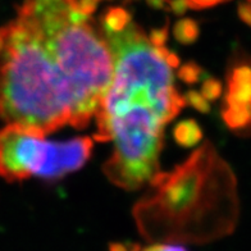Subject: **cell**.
I'll use <instances>...</instances> for the list:
<instances>
[{
	"instance_id": "16",
	"label": "cell",
	"mask_w": 251,
	"mask_h": 251,
	"mask_svg": "<svg viewBox=\"0 0 251 251\" xmlns=\"http://www.w3.org/2000/svg\"><path fill=\"white\" fill-rule=\"evenodd\" d=\"M238 16L241 18L242 22L251 27V3L246 1V3H241L238 7Z\"/></svg>"
},
{
	"instance_id": "6",
	"label": "cell",
	"mask_w": 251,
	"mask_h": 251,
	"mask_svg": "<svg viewBox=\"0 0 251 251\" xmlns=\"http://www.w3.org/2000/svg\"><path fill=\"white\" fill-rule=\"evenodd\" d=\"M173 137L178 145L183 148H192L201 141V127L194 119H186L176 126L173 129Z\"/></svg>"
},
{
	"instance_id": "2",
	"label": "cell",
	"mask_w": 251,
	"mask_h": 251,
	"mask_svg": "<svg viewBox=\"0 0 251 251\" xmlns=\"http://www.w3.org/2000/svg\"><path fill=\"white\" fill-rule=\"evenodd\" d=\"M113 75L95 112L94 139L113 142L102 171L112 183L135 191L160 172L164 128L186 105L175 85L178 56L154 47L131 21L118 32L102 30Z\"/></svg>"
},
{
	"instance_id": "13",
	"label": "cell",
	"mask_w": 251,
	"mask_h": 251,
	"mask_svg": "<svg viewBox=\"0 0 251 251\" xmlns=\"http://www.w3.org/2000/svg\"><path fill=\"white\" fill-rule=\"evenodd\" d=\"M129 251H187L185 248H182L177 244H171V242H152L151 245L146 246L144 249H140L139 246H131Z\"/></svg>"
},
{
	"instance_id": "18",
	"label": "cell",
	"mask_w": 251,
	"mask_h": 251,
	"mask_svg": "<svg viewBox=\"0 0 251 251\" xmlns=\"http://www.w3.org/2000/svg\"><path fill=\"white\" fill-rule=\"evenodd\" d=\"M149 1H150V4H151V5H154V7L163 8V7H164L165 0H149Z\"/></svg>"
},
{
	"instance_id": "11",
	"label": "cell",
	"mask_w": 251,
	"mask_h": 251,
	"mask_svg": "<svg viewBox=\"0 0 251 251\" xmlns=\"http://www.w3.org/2000/svg\"><path fill=\"white\" fill-rule=\"evenodd\" d=\"M202 70L201 67L198 66L196 63H187L179 67L178 77L186 83H196L201 78Z\"/></svg>"
},
{
	"instance_id": "10",
	"label": "cell",
	"mask_w": 251,
	"mask_h": 251,
	"mask_svg": "<svg viewBox=\"0 0 251 251\" xmlns=\"http://www.w3.org/2000/svg\"><path fill=\"white\" fill-rule=\"evenodd\" d=\"M222 93H223V86H222L221 81L210 77V78H206L204 81L201 87V93L200 94H201L208 101H214V100L221 98Z\"/></svg>"
},
{
	"instance_id": "3",
	"label": "cell",
	"mask_w": 251,
	"mask_h": 251,
	"mask_svg": "<svg viewBox=\"0 0 251 251\" xmlns=\"http://www.w3.org/2000/svg\"><path fill=\"white\" fill-rule=\"evenodd\" d=\"M133 208L151 242L206 244L231 235L238 221L237 182L209 141L171 172H159Z\"/></svg>"
},
{
	"instance_id": "5",
	"label": "cell",
	"mask_w": 251,
	"mask_h": 251,
	"mask_svg": "<svg viewBox=\"0 0 251 251\" xmlns=\"http://www.w3.org/2000/svg\"><path fill=\"white\" fill-rule=\"evenodd\" d=\"M225 104L251 106V64L240 63L231 68L227 78Z\"/></svg>"
},
{
	"instance_id": "7",
	"label": "cell",
	"mask_w": 251,
	"mask_h": 251,
	"mask_svg": "<svg viewBox=\"0 0 251 251\" xmlns=\"http://www.w3.org/2000/svg\"><path fill=\"white\" fill-rule=\"evenodd\" d=\"M222 118L228 128L246 129L251 127V106L226 105L222 110Z\"/></svg>"
},
{
	"instance_id": "1",
	"label": "cell",
	"mask_w": 251,
	"mask_h": 251,
	"mask_svg": "<svg viewBox=\"0 0 251 251\" xmlns=\"http://www.w3.org/2000/svg\"><path fill=\"white\" fill-rule=\"evenodd\" d=\"M113 75L109 45L79 0H22L0 27V119L47 136L85 128Z\"/></svg>"
},
{
	"instance_id": "8",
	"label": "cell",
	"mask_w": 251,
	"mask_h": 251,
	"mask_svg": "<svg viewBox=\"0 0 251 251\" xmlns=\"http://www.w3.org/2000/svg\"><path fill=\"white\" fill-rule=\"evenodd\" d=\"M173 36L178 43L183 45H190L195 43L200 36V27L198 22L191 18H182L173 27Z\"/></svg>"
},
{
	"instance_id": "15",
	"label": "cell",
	"mask_w": 251,
	"mask_h": 251,
	"mask_svg": "<svg viewBox=\"0 0 251 251\" xmlns=\"http://www.w3.org/2000/svg\"><path fill=\"white\" fill-rule=\"evenodd\" d=\"M227 0H186L188 8H194V9H202V8L214 7L217 4L225 3Z\"/></svg>"
},
{
	"instance_id": "4",
	"label": "cell",
	"mask_w": 251,
	"mask_h": 251,
	"mask_svg": "<svg viewBox=\"0 0 251 251\" xmlns=\"http://www.w3.org/2000/svg\"><path fill=\"white\" fill-rule=\"evenodd\" d=\"M91 137L48 141L22 126L7 123L0 129V176L9 182L31 177L60 178L82 168L91 156Z\"/></svg>"
},
{
	"instance_id": "12",
	"label": "cell",
	"mask_w": 251,
	"mask_h": 251,
	"mask_svg": "<svg viewBox=\"0 0 251 251\" xmlns=\"http://www.w3.org/2000/svg\"><path fill=\"white\" fill-rule=\"evenodd\" d=\"M183 98H185L186 100V104H190L192 108H195V109L199 110V112L209 113V110H210V105H209L208 100L205 99L201 94L195 91V90L188 91Z\"/></svg>"
},
{
	"instance_id": "17",
	"label": "cell",
	"mask_w": 251,
	"mask_h": 251,
	"mask_svg": "<svg viewBox=\"0 0 251 251\" xmlns=\"http://www.w3.org/2000/svg\"><path fill=\"white\" fill-rule=\"evenodd\" d=\"M171 8H172V10L176 14L181 16L188 7L187 3H186V0H173L172 3H171Z\"/></svg>"
},
{
	"instance_id": "9",
	"label": "cell",
	"mask_w": 251,
	"mask_h": 251,
	"mask_svg": "<svg viewBox=\"0 0 251 251\" xmlns=\"http://www.w3.org/2000/svg\"><path fill=\"white\" fill-rule=\"evenodd\" d=\"M129 22H131V16L127 10L122 9V8H112L106 12L105 16L102 17L101 28L118 32L128 26Z\"/></svg>"
},
{
	"instance_id": "14",
	"label": "cell",
	"mask_w": 251,
	"mask_h": 251,
	"mask_svg": "<svg viewBox=\"0 0 251 251\" xmlns=\"http://www.w3.org/2000/svg\"><path fill=\"white\" fill-rule=\"evenodd\" d=\"M169 30L168 27H162V28H156V30H152L149 35L150 43L154 45V47H164L165 41L168 39Z\"/></svg>"
}]
</instances>
